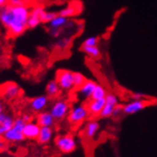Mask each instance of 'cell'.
Here are the masks:
<instances>
[{"label":"cell","mask_w":157,"mask_h":157,"mask_svg":"<svg viewBox=\"0 0 157 157\" xmlns=\"http://www.w3.org/2000/svg\"><path fill=\"white\" fill-rule=\"evenodd\" d=\"M39 131H40V125L36 123V121H31L25 124L24 129H23V134H24L25 139L36 140Z\"/></svg>","instance_id":"cell-9"},{"label":"cell","mask_w":157,"mask_h":157,"mask_svg":"<svg viewBox=\"0 0 157 157\" xmlns=\"http://www.w3.org/2000/svg\"><path fill=\"white\" fill-rule=\"evenodd\" d=\"M100 125L96 121L88 122L84 128V135L87 138H93L99 130Z\"/></svg>","instance_id":"cell-18"},{"label":"cell","mask_w":157,"mask_h":157,"mask_svg":"<svg viewBox=\"0 0 157 157\" xmlns=\"http://www.w3.org/2000/svg\"><path fill=\"white\" fill-rule=\"evenodd\" d=\"M25 124L26 123L22 119V117L14 118L13 125L4 134L3 140L6 143L11 144H18L24 141L25 137L23 134V129H24Z\"/></svg>","instance_id":"cell-2"},{"label":"cell","mask_w":157,"mask_h":157,"mask_svg":"<svg viewBox=\"0 0 157 157\" xmlns=\"http://www.w3.org/2000/svg\"><path fill=\"white\" fill-rule=\"evenodd\" d=\"M123 111V107H121V106H116L115 108H114V111H113V113H112V115H114V116H117V115H119L121 112Z\"/></svg>","instance_id":"cell-32"},{"label":"cell","mask_w":157,"mask_h":157,"mask_svg":"<svg viewBox=\"0 0 157 157\" xmlns=\"http://www.w3.org/2000/svg\"><path fill=\"white\" fill-rule=\"evenodd\" d=\"M75 13H76V9L74 7H67L65 9H62L61 11H59L58 14L64 17H73Z\"/></svg>","instance_id":"cell-25"},{"label":"cell","mask_w":157,"mask_h":157,"mask_svg":"<svg viewBox=\"0 0 157 157\" xmlns=\"http://www.w3.org/2000/svg\"><path fill=\"white\" fill-rule=\"evenodd\" d=\"M60 87L57 81H51L46 85V94L48 97H56L59 95Z\"/></svg>","instance_id":"cell-20"},{"label":"cell","mask_w":157,"mask_h":157,"mask_svg":"<svg viewBox=\"0 0 157 157\" xmlns=\"http://www.w3.org/2000/svg\"><path fill=\"white\" fill-rule=\"evenodd\" d=\"M69 23V19L68 17H61V15H57L51 22H49V28H59L61 29L65 26H67V24Z\"/></svg>","instance_id":"cell-19"},{"label":"cell","mask_w":157,"mask_h":157,"mask_svg":"<svg viewBox=\"0 0 157 157\" xmlns=\"http://www.w3.org/2000/svg\"><path fill=\"white\" fill-rule=\"evenodd\" d=\"M70 41H71V39H70L69 37H64V38H61V39H59V40H58L56 43H55V46L59 49H65L66 47L69 45Z\"/></svg>","instance_id":"cell-26"},{"label":"cell","mask_w":157,"mask_h":157,"mask_svg":"<svg viewBox=\"0 0 157 157\" xmlns=\"http://www.w3.org/2000/svg\"><path fill=\"white\" fill-rule=\"evenodd\" d=\"M58 15L57 13H55V12H46L44 9L41 11L40 13V20L41 22L43 23H49L51 22L55 17H56Z\"/></svg>","instance_id":"cell-23"},{"label":"cell","mask_w":157,"mask_h":157,"mask_svg":"<svg viewBox=\"0 0 157 157\" xmlns=\"http://www.w3.org/2000/svg\"><path fill=\"white\" fill-rule=\"evenodd\" d=\"M88 114L89 112L87 110V107L82 105H77L73 106V108L69 111L68 121L72 124H81L87 118Z\"/></svg>","instance_id":"cell-5"},{"label":"cell","mask_w":157,"mask_h":157,"mask_svg":"<svg viewBox=\"0 0 157 157\" xmlns=\"http://www.w3.org/2000/svg\"><path fill=\"white\" fill-rule=\"evenodd\" d=\"M106 96V91L105 89V87H103L101 85L97 84L95 90H94L91 100H99V99H104Z\"/></svg>","instance_id":"cell-22"},{"label":"cell","mask_w":157,"mask_h":157,"mask_svg":"<svg viewBox=\"0 0 157 157\" xmlns=\"http://www.w3.org/2000/svg\"><path fill=\"white\" fill-rule=\"evenodd\" d=\"M9 2V0H0V7H3L7 5V3Z\"/></svg>","instance_id":"cell-34"},{"label":"cell","mask_w":157,"mask_h":157,"mask_svg":"<svg viewBox=\"0 0 157 157\" xmlns=\"http://www.w3.org/2000/svg\"><path fill=\"white\" fill-rule=\"evenodd\" d=\"M118 105V99L113 94H106L105 96V105L103 108V110L100 113V115L104 118L111 116L114 108Z\"/></svg>","instance_id":"cell-8"},{"label":"cell","mask_w":157,"mask_h":157,"mask_svg":"<svg viewBox=\"0 0 157 157\" xmlns=\"http://www.w3.org/2000/svg\"><path fill=\"white\" fill-rule=\"evenodd\" d=\"M96 86H97V83L94 82L93 81H85L83 82V84L78 87V94L81 96V98H82L84 100L91 99L92 94H93L94 90H95Z\"/></svg>","instance_id":"cell-11"},{"label":"cell","mask_w":157,"mask_h":157,"mask_svg":"<svg viewBox=\"0 0 157 157\" xmlns=\"http://www.w3.org/2000/svg\"><path fill=\"white\" fill-rule=\"evenodd\" d=\"M9 4L12 6H25L24 0H9Z\"/></svg>","instance_id":"cell-29"},{"label":"cell","mask_w":157,"mask_h":157,"mask_svg":"<svg viewBox=\"0 0 157 157\" xmlns=\"http://www.w3.org/2000/svg\"><path fill=\"white\" fill-rule=\"evenodd\" d=\"M48 104H49L48 96L41 95V96H37V97L31 100L29 106L33 112L39 113V112L44 111V109L48 106Z\"/></svg>","instance_id":"cell-7"},{"label":"cell","mask_w":157,"mask_h":157,"mask_svg":"<svg viewBox=\"0 0 157 157\" xmlns=\"http://www.w3.org/2000/svg\"><path fill=\"white\" fill-rule=\"evenodd\" d=\"M147 105V103L142 100H135L131 101V103L125 105L123 107V112L125 114H134L140 110H142L143 108Z\"/></svg>","instance_id":"cell-13"},{"label":"cell","mask_w":157,"mask_h":157,"mask_svg":"<svg viewBox=\"0 0 157 157\" xmlns=\"http://www.w3.org/2000/svg\"><path fill=\"white\" fill-rule=\"evenodd\" d=\"M4 110H5L4 105H3V103H2V101H0V114H1V113H3V112H5Z\"/></svg>","instance_id":"cell-33"},{"label":"cell","mask_w":157,"mask_h":157,"mask_svg":"<svg viewBox=\"0 0 157 157\" xmlns=\"http://www.w3.org/2000/svg\"><path fill=\"white\" fill-rule=\"evenodd\" d=\"M98 44V37L97 36H89L85 39L82 43V46H88V47H94Z\"/></svg>","instance_id":"cell-27"},{"label":"cell","mask_w":157,"mask_h":157,"mask_svg":"<svg viewBox=\"0 0 157 157\" xmlns=\"http://www.w3.org/2000/svg\"><path fill=\"white\" fill-rule=\"evenodd\" d=\"M73 80H74V86L78 88L85 82V78L81 73H74L73 74Z\"/></svg>","instance_id":"cell-24"},{"label":"cell","mask_w":157,"mask_h":157,"mask_svg":"<svg viewBox=\"0 0 157 157\" xmlns=\"http://www.w3.org/2000/svg\"><path fill=\"white\" fill-rule=\"evenodd\" d=\"M14 123V118L10 113L3 112L0 114V139H3L5 133L9 130Z\"/></svg>","instance_id":"cell-10"},{"label":"cell","mask_w":157,"mask_h":157,"mask_svg":"<svg viewBox=\"0 0 157 157\" xmlns=\"http://www.w3.org/2000/svg\"><path fill=\"white\" fill-rule=\"evenodd\" d=\"M2 94L6 100H13L17 98L20 94V88L15 83H8L7 85H5Z\"/></svg>","instance_id":"cell-14"},{"label":"cell","mask_w":157,"mask_h":157,"mask_svg":"<svg viewBox=\"0 0 157 157\" xmlns=\"http://www.w3.org/2000/svg\"><path fill=\"white\" fill-rule=\"evenodd\" d=\"M73 72L68 70H61L58 73L57 82L59 85L60 89L69 91L74 88V80H73Z\"/></svg>","instance_id":"cell-6"},{"label":"cell","mask_w":157,"mask_h":157,"mask_svg":"<svg viewBox=\"0 0 157 157\" xmlns=\"http://www.w3.org/2000/svg\"><path fill=\"white\" fill-rule=\"evenodd\" d=\"M49 34L53 36V37H58L60 36L61 34V29L59 28H50L49 30Z\"/></svg>","instance_id":"cell-28"},{"label":"cell","mask_w":157,"mask_h":157,"mask_svg":"<svg viewBox=\"0 0 157 157\" xmlns=\"http://www.w3.org/2000/svg\"><path fill=\"white\" fill-rule=\"evenodd\" d=\"M11 157H17V156H11Z\"/></svg>","instance_id":"cell-36"},{"label":"cell","mask_w":157,"mask_h":157,"mask_svg":"<svg viewBox=\"0 0 157 157\" xmlns=\"http://www.w3.org/2000/svg\"><path fill=\"white\" fill-rule=\"evenodd\" d=\"M7 147V144L4 140H1L0 139V152H3Z\"/></svg>","instance_id":"cell-31"},{"label":"cell","mask_w":157,"mask_h":157,"mask_svg":"<svg viewBox=\"0 0 157 157\" xmlns=\"http://www.w3.org/2000/svg\"><path fill=\"white\" fill-rule=\"evenodd\" d=\"M22 119L24 120L25 123H28V122H31V121H33V116L31 115L30 113H24L22 116Z\"/></svg>","instance_id":"cell-30"},{"label":"cell","mask_w":157,"mask_h":157,"mask_svg":"<svg viewBox=\"0 0 157 157\" xmlns=\"http://www.w3.org/2000/svg\"><path fill=\"white\" fill-rule=\"evenodd\" d=\"M43 10L41 7H36L33 9V11L30 13V17L28 19V28L34 29L36 28L41 23L40 20V13Z\"/></svg>","instance_id":"cell-16"},{"label":"cell","mask_w":157,"mask_h":157,"mask_svg":"<svg viewBox=\"0 0 157 157\" xmlns=\"http://www.w3.org/2000/svg\"><path fill=\"white\" fill-rule=\"evenodd\" d=\"M30 11L26 6L0 7V22L12 36H19L28 28Z\"/></svg>","instance_id":"cell-1"},{"label":"cell","mask_w":157,"mask_h":157,"mask_svg":"<svg viewBox=\"0 0 157 157\" xmlns=\"http://www.w3.org/2000/svg\"><path fill=\"white\" fill-rule=\"evenodd\" d=\"M36 123L40 125V128L42 127H47V128H52L55 124V120L50 111H42L39 112L36 115Z\"/></svg>","instance_id":"cell-12"},{"label":"cell","mask_w":157,"mask_h":157,"mask_svg":"<svg viewBox=\"0 0 157 157\" xmlns=\"http://www.w3.org/2000/svg\"><path fill=\"white\" fill-rule=\"evenodd\" d=\"M143 97V95L142 94H135V95H133V98H135V99H140V98H142Z\"/></svg>","instance_id":"cell-35"},{"label":"cell","mask_w":157,"mask_h":157,"mask_svg":"<svg viewBox=\"0 0 157 157\" xmlns=\"http://www.w3.org/2000/svg\"><path fill=\"white\" fill-rule=\"evenodd\" d=\"M105 105V98L99 100H91L87 105V110L91 115H98L101 112Z\"/></svg>","instance_id":"cell-15"},{"label":"cell","mask_w":157,"mask_h":157,"mask_svg":"<svg viewBox=\"0 0 157 157\" xmlns=\"http://www.w3.org/2000/svg\"><path fill=\"white\" fill-rule=\"evenodd\" d=\"M53 136H54V130L52 128L42 127L40 128V131H39V134H38L36 141L41 145H46L51 142Z\"/></svg>","instance_id":"cell-17"},{"label":"cell","mask_w":157,"mask_h":157,"mask_svg":"<svg viewBox=\"0 0 157 157\" xmlns=\"http://www.w3.org/2000/svg\"><path fill=\"white\" fill-rule=\"evenodd\" d=\"M70 106L69 104L64 100H59L52 105L50 108V113L56 121H60L69 114Z\"/></svg>","instance_id":"cell-4"},{"label":"cell","mask_w":157,"mask_h":157,"mask_svg":"<svg viewBox=\"0 0 157 157\" xmlns=\"http://www.w3.org/2000/svg\"><path fill=\"white\" fill-rule=\"evenodd\" d=\"M82 50L91 58H95L96 59V58H99L101 56V50L97 46H94V47L82 46Z\"/></svg>","instance_id":"cell-21"},{"label":"cell","mask_w":157,"mask_h":157,"mask_svg":"<svg viewBox=\"0 0 157 157\" xmlns=\"http://www.w3.org/2000/svg\"><path fill=\"white\" fill-rule=\"evenodd\" d=\"M55 145L61 153H71L77 148V141L71 134L59 135L56 138Z\"/></svg>","instance_id":"cell-3"}]
</instances>
